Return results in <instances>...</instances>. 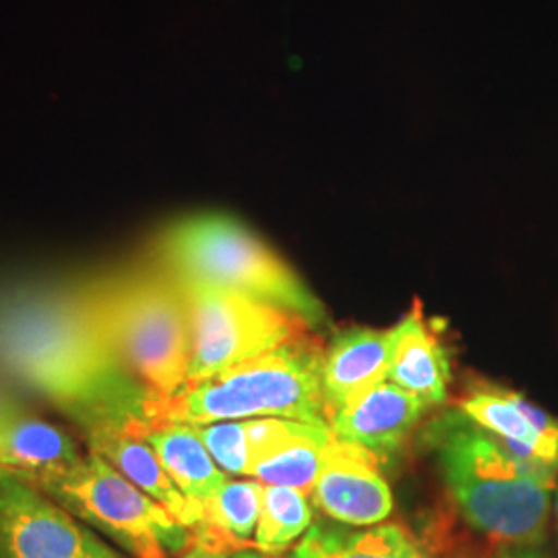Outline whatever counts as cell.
Returning <instances> with one entry per match:
<instances>
[{
  "instance_id": "52a82bcc",
  "label": "cell",
  "mask_w": 558,
  "mask_h": 558,
  "mask_svg": "<svg viewBox=\"0 0 558 558\" xmlns=\"http://www.w3.org/2000/svg\"><path fill=\"white\" fill-rule=\"evenodd\" d=\"M172 274V271H170ZM193 333L189 380L207 379L306 336V320L203 279L177 276Z\"/></svg>"
},
{
  "instance_id": "d6986e66",
  "label": "cell",
  "mask_w": 558,
  "mask_h": 558,
  "mask_svg": "<svg viewBox=\"0 0 558 558\" xmlns=\"http://www.w3.org/2000/svg\"><path fill=\"white\" fill-rule=\"evenodd\" d=\"M311 523L313 507L304 493L290 486L265 484L253 544L263 553L281 555L311 530Z\"/></svg>"
},
{
  "instance_id": "e0dca14e",
  "label": "cell",
  "mask_w": 558,
  "mask_h": 558,
  "mask_svg": "<svg viewBox=\"0 0 558 558\" xmlns=\"http://www.w3.org/2000/svg\"><path fill=\"white\" fill-rule=\"evenodd\" d=\"M145 440L156 451L180 493L195 507L201 509L203 502L211 499L228 482V474L211 458L193 426L163 424L151 430Z\"/></svg>"
},
{
  "instance_id": "9c48e42d",
  "label": "cell",
  "mask_w": 558,
  "mask_h": 558,
  "mask_svg": "<svg viewBox=\"0 0 558 558\" xmlns=\"http://www.w3.org/2000/svg\"><path fill=\"white\" fill-rule=\"evenodd\" d=\"M380 461L368 449L336 437L311 493L313 502L343 525H379L393 511V493L380 474Z\"/></svg>"
},
{
  "instance_id": "484cf974",
  "label": "cell",
  "mask_w": 558,
  "mask_h": 558,
  "mask_svg": "<svg viewBox=\"0 0 558 558\" xmlns=\"http://www.w3.org/2000/svg\"><path fill=\"white\" fill-rule=\"evenodd\" d=\"M555 513H557V523H558V490H557V499H555Z\"/></svg>"
},
{
  "instance_id": "6da1fadb",
  "label": "cell",
  "mask_w": 558,
  "mask_h": 558,
  "mask_svg": "<svg viewBox=\"0 0 558 558\" xmlns=\"http://www.w3.org/2000/svg\"><path fill=\"white\" fill-rule=\"evenodd\" d=\"M0 371L50 401L85 437L145 439L161 426L163 398L120 359L89 281L0 290Z\"/></svg>"
},
{
  "instance_id": "cb8c5ba5",
  "label": "cell",
  "mask_w": 558,
  "mask_h": 558,
  "mask_svg": "<svg viewBox=\"0 0 558 558\" xmlns=\"http://www.w3.org/2000/svg\"><path fill=\"white\" fill-rule=\"evenodd\" d=\"M230 555L223 553V550H216V548H209V546H203V544H193L186 553L179 555V558H228Z\"/></svg>"
},
{
  "instance_id": "d4e9b609",
  "label": "cell",
  "mask_w": 558,
  "mask_h": 558,
  "mask_svg": "<svg viewBox=\"0 0 558 558\" xmlns=\"http://www.w3.org/2000/svg\"><path fill=\"white\" fill-rule=\"evenodd\" d=\"M228 558H290L281 557V555H269V553H263V550H257V548H242V550H236V553H232Z\"/></svg>"
},
{
  "instance_id": "8fae6325",
  "label": "cell",
  "mask_w": 558,
  "mask_h": 558,
  "mask_svg": "<svg viewBox=\"0 0 558 558\" xmlns=\"http://www.w3.org/2000/svg\"><path fill=\"white\" fill-rule=\"evenodd\" d=\"M426 408L410 391L391 380H383L336 410L329 426L339 440L354 442L383 459L396 453L412 435Z\"/></svg>"
},
{
  "instance_id": "7a4b0ae2",
  "label": "cell",
  "mask_w": 558,
  "mask_h": 558,
  "mask_svg": "<svg viewBox=\"0 0 558 558\" xmlns=\"http://www.w3.org/2000/svg\"><path fill=\"white\" fill-rule=\"evenodd\" d=\"M428 439L451 499L472 527L502 544L542 546L558 472L515 458L459 410L442 414Z\"/></svg>"
},
{
  "instance_id": "30bf717a",
  "label": "cell",
  "mask_w": 558,
  "mask_h": 558,
  "mask_svg": "<svg viewBox=\"0 0 558 558\" xmlns=\"http://www.w3.org/2000/svg\"><path fill=\"white\" fill-rule=\"evenodd\" d=\"M458 410L497 437L515 458L558 472V420L523 396L478 385L459 401Z\"/></svg>"
},
{
  "instance_id": "ba28073f",
  "label": "cell",
  "mask_w": 558,
  "mask_h": 558,
  "mask_svg": "<svg viewBox=\"0 0 558 558\" xmlns=\"http://www.w3.org/2000/svg\"><path fill=\"white\" fill-rule=\"evenodd\" d=\"M0 558H133L29 480L0 470Z\"/></svg>"
},
{
  "instance_id": "4fadbf2b",
  "label": "cell",
  "mask_w": 558,
  "mask_h": 558,
  "mask_svg": "<svg viewBox=\"0 0 558 558\" xmlns=\"http://www.w3.org/2000/svg\"><path fill=\"white\" fill-rule=\"evenodd\" d=\"M391 329L354 327L338 333L323 352L320 389L331 414L389 377Z\"/></svg>"
},
{
  "instance_id": "5b68a950",
  "label": "cell",
  "mask_w": 558,
  "mask_h": 558,
  "mask_svg": "<svg viewBox=\"0 0 558 558\" xmlns=\"http://www.w3.org/2000/svg\"><path fill=\"white\" fill-rule=\"evenodd\" d=\"M106 333L120 359L161 398L189 380L193 333L177 278L166 269H133L89 281Z\"/></svg>"
},
{
  "instance_id": "2e32d148",
  "label": "cell",
  "mask_w": 558,
  "mask_h": 558,
  "mask_svg": "<svg viewBox=\"0 0 558 558\" xmlns=\"http://www.w3.org/2000/svg\"><path fill=\"white\" fill-rule=\"evenodd\" d=\"M260 480H228L220 490L201 507L199 523L191 530L193 544H203L228 555L255 548L260 499Z\"/></svg>"
},
{
  "instance_id": "44dd1931",
  "label": "cell",
  "mask_w": 558,
  "mask_h": 558,
  "mask_svg": "<svg viewBox=\"0 0 558 558\" xmlns=\"http://www.w3.org/2000/svg\"><path fill=\"white\" fill-rule=\"evenodd\" d=\"M197 437L203 440L211 458L226 474L248 476V456L244 442L242 420H223L193 426Z\"/></svg>"
},
{
  "instance_id": "277c9868",
  "label": "cell",
  "mask_w": 558,
  "mask_h": 558,
  "mask_svg": "<svg viewBox=\"0 0 558 558\" xmlns=\"http://www.w3.org/2000/svg\"><path fill=\"white\" fill-rule=\"evenodd\" d=\"M156 248L161 267L177 276L203 279L271 304L311 327L325 319V306L299 274L232 216H186L161 230Z\"/></svg>"
},
{
  "instance_id": "7402d4cb",
  "label": "cell",
  "mask_w": 558,
  "mask_h": 558,
  "mask_svg": "<svg viewBox=\"0 0 558 558\" xmlns=\"http://www.w3.org/2000/svg\"><path fill=\"white\" fill-rule=\"evenodd\" d=\"M290 558H329L325 555L323 546H320L317 536L308 530V534L300 542L299 546H294V550L290 553Z\"/></svg>"
},
{
  "instance_id": "603a6c76",
  "label": "cell",
  "mask_w": 558,
  "mask_h": 558,
  "mask_svg": "<svg viewBox=\"0 0 558 558\" xmlns=\"http://www.w3.org/2000/svg\"><path fill=\"white\" fill-rule=\"evenodd\" d=\"M490 558H550L539 550V546H513L502 544L499 550Z\"/></svg>"
},
{
  "instance_id": "9a60e30c",
  "label": "cell",
  "mask_w": 558,
  "mask_h": 558,
  "mask_svg": "<svg viewBox=\"0 0 558 558\" xmlns=\"http://www.w3.org/2000/svg\"><path fill=\"white\" fill-rule=\"evenodd\" d=\"M85 442L87 451H94L112 463L120 474L131 480L147 497L160 502L182 525L193 530L199 523V507L180 493L147 440L124 433H96L85 437Z\"/></svg>"
},
{
  "instance_id": "3957f363",
  "label": "cell",
  "mask_w": 558,
  "mask_h": 558,
  "mask_svg": "<svg viewBox=\"0 0 558 558\" xmlns=\"http://www.w3.org/2000/svg\"><path fill=\"white\" fill-rule=\"evenodd\" d=\"M323 352L315 339L302 336L214 377L191 380L177 396L163 399L161 426L248 418H290L329 426L320 389Z\"/></svg>"
},
{
  "instance_id": "5bb4252c",
  "label": "cell",
  "mask_w": 558,
  "mask_h": 558,
  "mask_svg": "<svg viewBox=\"0 0 558 558\" xmlns=\"http://www.w3.org/2000/svg\"><path fill=\"white\" fill-rule=\"evenodd\" d=\"M391 366L387 380L422 399L439 405L447 399L451 366L445 345L424 319L418 302L391 329Z\"/></svg>"
},
{
  "instance_id": "8992f818",
  "label": "cell",
  "mask_w": 558,
  "mask_h": 558,
  "mask_svg": "<svg viewBox=\"0 0 558 558\" xmlns=\"http://www.w3.org/2000/svg\"><path fill=\"white\" fill-rule=\"evenodd\" d=\"M32 484L129 557L168 558L193 546L186 525L94 451L75 468Z\"/></svg>"
},
{
  "instance_id": "7c38bea8",
  "label": "cell",
  "mask_w": 558,
  "mask_h": 558,
  "mask_svg": "<svg viewBox=\"0 0 558 558\" xmlns=\"http://www.w3.org/2000/svg\"><path fill=\"white\" fill-rule=\"evenodd\" d=\"M83 456L64 430L0 399V470L38 482L80 463Z\"/></svg>"
},
{
  "instance_id": "ac0fdd59",
  "label": "cell",
  "mask_w": 558,
  "mask_h": 558,
  "mask_svg": "<svg viewBox=\"0 0 558 558\" xmlns=\"http://www.w3.org/2000/svg\"><path fill=\"white\" fill-rule=\"evenodd\" d=\"M311 532L329 558H428L416 536L399 523L371 525L362 532L313 525Z\"/></svg>"
},
{
  "instance_id": "ffe728a7",
  "label": "cell",
  "mask_w": 558,
  "mask_h": 558,
  "mask_svg": "<svg viewBox=\"0 0 558 558\" xmlns=\"http://www.w3.org/2000/svg\"><path fill=\"white\" fill-rule=\"evenodd\" d=\"M333 440L336 435L325 439L296 442L279 451L274 458L260 461L259 465L253 470V476L260 480L263 484H279V486L296 488L308 497L315 488V482L319 478Z\"/></svg>"
}]
</instances>
